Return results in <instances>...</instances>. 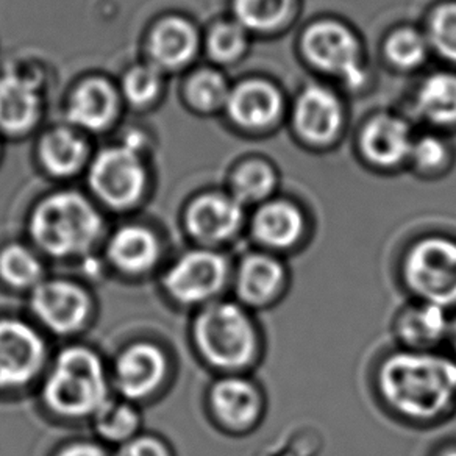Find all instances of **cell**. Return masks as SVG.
Returning a JSON list of instances; mask_svg holds the SVG:
<instances>
[{
  "mask_svg": "<svg viewBox=\"0 0 456 456\" xmlns=\"http://www.w3.org/2000/svg\"><path fill=\"white\" fill-rule=\"evenodd\" d=\"M377 391L400 419L433 424L456 408V362L437 352L395 350L379 366Z\"/></svg>",
  "mask_w": 456,
  "mask_h": 456,
  "instance_id": "obj_1",
  "label": "cell"
},
{
  "mask_svg": "<svg viewBox=\"0 0 456 456\" xmlns=\"http://www.w3.org/2000/svg\"><path fill=\"white\" fill-rule=\"evenodd\" d=\"M194 339L203 358L230 375L254 368L263 352L260 327L240 302L205 305L194 323Z\"/></svg>",
  "mask_w": 456,
  "mask_h": 456,
  "instance_id": "obj_2",
  "label": "cell"
},
{
  "mask_svg": "<svg viewBox=\"0 0 456 456\" xmlns=\"http://www.w3.org/2000/svg\"><path fill=\"white\" fill-rule=\"evenodd\" d=\"M101 232L99 211L77 191H58L45 197L30 219L35 242L58 258L85 254Z\"/></svg>",
  "mask_w": 456,
  "mask_h": 456,
  "instance_id": "obj_3",
  "label": "cell"
},
{
  "mask_svg": "<svg viewBox=\"0 0 456 456\" xmlns=\"http://www.w3.org/2000/svg\"><path fill=\"white\" fill-rule=\"evenodd\" d=\"M107 375L101 358L85 347L63 350L45 381V400L66 418H82L108 402Z\"/></svg>",
  "mask_w": 456,
  "mask_h": 456,
  "instance_id": "obj_4",
  "label": "cell"
},
{
  "mask_svg": "<svg viewBox=\"0 0 456 456\" xmlns=\"http://www.w3.org/2000/svg\"><path fill=\"white\" fill-rule=\"evenodd\" d=\"M400 275L414 300L456 310V240L427 235L411 242Z\"/></svg>",
  "mask_w": 456,
  "mask_h": 456,
  "instance_id": "obj_5",
  "label": "cell"
},
{
  "mask_svg": "<svg viewBox=\"0 0 456 456\" xmlns=\"http://www.w3.org/2000/svg\"><path fill=\"white\" fill-rule=\"evenodd\" d=\"M88 184L93 194L110 208H132L146 194V159L121 142L105 147L89 163Z\"/></svg>",
  "mask_w": 456,
  "mask_h": 456,
  "instance_id": "obj_6",
  "label": "cell"
},
{
  "mask_svg": "<svg viewBox=\"0 0 456 456\" xmlns=\"http://www.w3.org/2000/svg\"><path fill=\"white\" fill-rule=\"evenodd\" d=\"M305 55L316 69L335 76L350 89L368 82L362 45L350 28L335 20H321L305 32Z\"/></svg>",
  "mask_w": 456,
  "mask_h": 456,
  "instance_id": "obj_7",
  "label": "cell"
},
{
  "mask_svg": "<svg viewBox=\"0 0 456 456\" xmlns=\"http://www.w3.org/2000/svg\"><path fill=\"white\" fill-rule=\"evenodd\" d=\"M228 277L227 258L215 250L200 248L184 255L172 266L165 285L182 304L208 305L225 288Z\"/></svg>",
  "mask_w": 456,
  "mask_h": 456,
  "instance_id": "obj_8",
  "label": "cell"
},
{
  "mask_svg": "<svg viewBox=\"0 0 456 456\" xmlns=\"http://www.w3.org/2000/svg\"><path fill=\"white\" fill-rule=\"evenodd\" d=\"M119 86L107 77L91 76L77 83L66 102V119L83 134H105L121 118Z\"/></svg>",
  "mask_w": 456,
  "mask_h": 456,
  "instance_id": "obj_9",
  "label": "cell"
},
{
  "mask_svg": "<svg viewBox=\"0 0 456 456\" xmlns=\"http://www.w3.org/2000/svg\"><path fill=\"white\" fill-rule=\"evenodd\" d=\"M238 302L248 310H266L279 304L289 288V269L279 255L255 250L244 255L235 273Z\"/></svg>",
  "mask_w": 456,
  "mask_h": 456,
  "instance_id": "obj_10",
  "label": "cell"
},
{
  "mask_svg": "<svg viewBox=\"0 0 456 456\" xmlns=\"http://www.w3.org/2000/svg\"><path fill=\"white\" fill-rule=\"evenodd\" d=\"M248 230L260 250L283 256L305 244L308 221L296 203L271 199L255 209Z\"/></svg>",
  "mask_w": 456,
  "mask_h": 456,
  "instance_id": "obj_11",
  "label": "cell"
},
{
  "mask_svg": "<svg viewBox=\"0 0 456 456\" xmlns=\"http://www.w3.org/2000/svg\"><path fill=\"white\" fill-rule=\"evenodd\" d=\"M45 89L38 78L10 70L0 76V134H32L45 116Z\"/></svg>",
  "mask_w": 456,
  "mask_h": 456,
  "instance_id": "obj_12",
  "label": "cell"
},
{
  "mask_svg": "<svg viewBox=\"0 0 456 456\" xmlns=\"http://www.w3.org/2000/svg\"><path fill=\"white\" fill-rule=\"evenodd\" d=\"M202 39L188 18L171 14L155 22L146 39L149 63L161 72L175 74L190 68L200 52Z\"/></svg>",
  "mask_w": 456,
  "mask_h": 456,
  "instance_id": "obj_13",
  "label": "cell"
},
{
  "mask_svg": "<svg viewBox=\"0 0 456 456\" xmlns=\"http://www.w3.org/2000/svg\"><path fill=\"white\" fill-rule=\"evenodd\" d=\"M45 356V342L30 325L13 319L0 321V387L32 380Z\"/></svg>",
  "mask_w": 456,
  "mask_h": 456,
  "instance_id": "obj_14",
  "label": "cell"
},
{
  "mask_svg": "<svg viewBox=\"0 0 456 456\" xmlns=\"http://www.w3.org/2000/svg\"><path fill=\"white\" fill-rule=\"evenodd\" d=\"M209 402L216 418L235 433L254 430L266 412V397L261 387L242 375H228L217 381Z\"/></svg>",
  "mask_w": 456,
  "mask_h": 456,
  "instance_id": "obj_15",
  "label": "cell"
},
{
  "mask_svg": "<svg viewBox=\"0 0 456 456\" xmlns=\"http://www.w3.org/2000/svg\"><path fill=\"white\" fill-rule=\"evenodd\" d=\"M246 224V207L225 192H207L186 209V227L203 244L232 241Z\"/></svg>",
  "mask_w": 456,
  "mask_h": 456,
  "instance_id": "obj_16",
  "label": "cell"
},
{
  "mask_svg": "<svg viewBox=\"0 0 456 456\" xmlns=\"http://www.w3.org/2000/svg\"><path fill=\"white\" fill-rule=\"evenodd\" d=\"M452 316L437 305L414 300L400 308L393 333L400 349L410 352H437L449 341Z\"/></svg>",
  "mask_w": 456,
  "mask_h": 456,
  "instance_id": "obj_17",
  "label": "cell"
},
{
  "mask_svg": "<svg viewBox=\"0 0 456 456\" xmlns=\"http://www.w3.org/2000/svg\"><path fill=\"white\" fill-rule=\"evenodd\" d=\"M32 310L45 327L66 335L82 327L88 316V298L69 281H41L33 289Z\"/></svg>",
  "mask_w": 456,
  "mask_h": 456,
  "instance_id": "obj_18",
  "label": "cell"
},
{
  "mask_svg": "<svg viewBox=\"0 0 456 456\" xmlns=\"http://www.w3.org/2000/svg\"><path fill=\"white\" fill-rule=\"evenodd\" d=\"M224 110L238 127L258 132L279 121L283 97L273 83L250 78L232 88Z\"/></svg>",
  "mask_w": 456,
  "mask_h": 456,
  "instance_id": "obj_19",
  "label": "cell"
},
{
  "mask_svg": "<svg viewBox=\"0 0 456 456\" xmlns=\"http://www.w3.org/2000/svg\"><path fill=\"white\" fill-rule=\"evenodd\" d=\"M294 124L305 141L327 144L341 130V102L330 89L317 85L308 86L296 102Z\"/></svg>",
  "mask_w": 456,
  "mask_h": 456,
  "instance_id": "obj_20",
  "label": "cell"
},
{
  "mask_svg": "<svg viewBox=\"0 0 456 456\" xmlns=\"http://www.w3.org/2000/svg\"><path fill=\"white\" fill-rule=\"evenodd\" d=\"M114 374L116 385L127 399H144L159 387L165 377V355L149 342L134 344L118 358Z\"/></svg>",
  "mask_w": 456,
  "mask_h": 456,
  "instance_id": "obj_21",
  "label": "cell"
},
{
  "mask_svg": "<svg viewBox=\"0 0 456 456\" xmlns=\"http://www.w3.org/2000/svg\"><path fill=\"white\" fill-rule=\"evenodd\" d=\"M38 159L45 172L55 178H70L88 169L91 147L86 136L72 126L47 130L38 144Z\"/></svg>",
  "mask_w": 456,
  "mask_h": 456,
  "instance_id": "obj_22",
  "label": "cell"
},
{
  "mask_svg": "<svg viewBox=\"0 0 456 456\" xmlns=\"http://www.w3.org/2000/svg\"><path fill=\"white\" fill-rule=\"evenodd\" d=\"M412 142L411 132L405 121L381 114L370 119L362 130L360 147L370 165L389 169L410 159Z\"/></svg>",
  "mask_w": 456,
  "mask_h": 456,
  "instance_id": "obj_23",
  "label": "cell"
},
{
  "mask_svg": "<svg viewBox=\"0 0 456 456\" xmlns=\"http://www.w3.org/2000/svg\"><path fill=\"white\" fill-rule=\"evenodd\" d=\"M108 254L122 271L144 273L159 260V240L147 228L127 225L114 233L108 246Z\"/></svg>",
  "mask_w": 456,
  "mask_h": 456,
  "instance_id": "obj_24",
  "label": "cell"
},
{
  "mask_svg": "<svg viewBox=\"0 0 456 456\" xmlns=\"http://www.w3.org/2000/svg\"><path fill=\"white\" fill-rule=\"evenodd\" d=\"M419 113L437 126L456 124V74L439 72L428 77L416 97Z\"/></svg>",
  "mask_w": 456,
  "mask_h": 456,
  "instance_id": "obj_25",
  "label": "cell"
},
{
  "mask_svg": "<svg viewBox=\"0 0 456 456\" xmlns=\"http://www.w3.org/2000/svg\"><path fill=\"white\" fill-rule=\"evenodd\" d=\"M124 105L134 110L155 107L165 94L166 74L149 61L134 64L122 74L119 82Z\"/></svg>",
  "mask_w": 456,
  "mask_h": 456,
  "instance_id": "obj_26",
  "label": "cell"
},
{
  "mask_svg": "<svg viewBox=\"0 0 456 456\" xmlns=\"http://www.w3.org/2000/svg\"><path fill=\"white\" fill-rule=\"evenodd\" d=\"M279 178L273 166L263 161H248L236 169L230 182V194L242 207L267 202L277 190Z\"/></svg>",
  "mask_w": 456,
  "mask_h": 456,
  "instance_id": "obj_27",
  "label": "cell"
},
{
  "mask_svg": "<svg viewBox=\"0 0 456 456\" xmlns=\"http://www.w3.org/2000/svg\"><path fill=\"white\" fill-rule=\"evenodd\" d=\"M232 86L217 69H199L184 85V101L194 111L211 114L221 111L227 105Z\"/></svg>",
  "mask_w": 456,
  "mask_h": 456,
  "instance_id": "obj_28",
  "label": "cell"
},
{
  "mask_svg": "<svg viewBox=\"0 0 456 456\" xmlns=\"http://www.w3.org/2000/svg\"><path fill=\"white\" fill-rule=\"evenodd\" d=\"M294 0H233L235 20L248 32H273L289 18Z\"/></svg>",
  "mask_w": 456,
  "mask_h": 456,
  "instance_id": "obj_29",
  "label": "cell"
},
{
  "mask_svg": "<svg viewBox=\"0 0 456 456\" xmlns=\"http://www.w3.org/2000/svg\"><path fill=\"white\" fill-rule=\"evenodd\" d=\"M0 277L14 288H37L43 266L28 248L13 244L0 252Z\"/></svg>",
  "mask_w": 456,
  "mask_h": 456,
  "instance_id": "obj_30",
  "label": "cell"
},
{
  "mask_svg": "<svg viewBox=\"0 0 456 456\" xmlns=\"http://www.w3.org/2000/svg\"><path fill=\"white\" fill-rule=\"evenodd\" d=\"M205 45L216 63H235L248 52V32L236 20H224L209 30Z\"/></svg>",
  "mask_w": 456,
  "mask_h": 456,
  "instance_id": "obj_31",
  "label": "cell"
},
{
  "mask_svg": "<svg viewBox=\"0 0 456 456\" xmlns=\"http://www.w3.org/2000/svg\"><path fill=\"white\" fill-rule=\"evenodd\" d=\"M430 43L414 28H399L387 37L385 53L387 60L399 69H416L425 63Z\"/></svg>",
  "mask_w": 456,
  "mask_h": 456,
  "instance_id": "obj_32",
  "label": "cell"
},
{
  "mask_svg": "<svg viewBox=\"0 0 456 456\" xmlns=\"http://www.w3.org/2000/svg\"><path fill=\"white\" fill-rule=\"evenodd\" d=\"M97 431L108 441H126L138 428L140 418L132 406L121 402H110L94 414Z\"/></svg>",
  "mask_w": 456,
  "mask_h": 456,
  "instance_id": "obj_33",
  "label": "cell"
},
{
  "mask_svg": "<svg viewBox=\"0 0 456 456\" xmlns=\"http://www.w3.org/2000/svg\"><path fill=\"white\" fill-rule=\"evenodd\" d=\"M427 39L441 57L456 63V4H444L433 12Z\"/></svg>",
  "mask_w": 456,
  "mask_h": 456,
  "instance_id": "obj_34",
  "label": "cell"
},
{
  "mask_svg": "<svg viewBox=\"0 0 456 456\" xmlns=\"http://www.w3.org/2000/svg\"><path fill=\"white\" fill-rule=\"evenodd\" d=\"M410 159L420 171L433 172L445 165L449 153L443 140H439L437 136H424L412 142Z\"/></svg>",
  "mask_w": 456,
  "mask_h": 456,
  "instance_id": "obj_35",
  "label": "cell"
},
{
  "mask_svg": "<svg viewBox=\"0 0 456 456\" xmlns=\"http://www.w3.org/2000/svg\"><path fill=\"white\" fill-rule=\"evenodd\" d=\"M116 456H167L165 445L152 437H138L122 445Z\"/></svg>",
  "mask_w": 456,
  "mask_h": 456,
  "instance_id": "obj_36",
  "label": "cell"
},
{
  "mask_svg": "<svg viewBox=\"0 0 456 456\" xmlns=\"http://www.w3.org/2000/svg\"><path fill=\"white\" fill-rule=\"evenodd\" d=\"M60 456H107V453L93 444H76L64 449Z\"/></svg>",
  "mask_w": 456,
  "mask_h": 456,
  "instance_id": "obj_37",
  "label": "cell"
},
{
  "mask_svg": "<svg viewBox=\"0 0 456 456\" xmlns=\"http://www.w3.org/2000/svg\"><path fill=\"white\" fill-rule=\"evenodd\" d=\"M449 344L450 350H452V360L456 362V314L452 317V323H450V333H449Z\"/></svg>",
  "mask_w": 456,
  "mask_h": 456,
  "instance_id": "obj_38",
  "label": "cell"
},
{
  "mask_svg": "<svg viewBox=\"0 0 456 456\" xmlns=\"http://www.w3.org/2000/svg\"><path fill=\"white\" fill-rule=\"evenodd\" d=\"M437 456H456V447H445Z\"/></svg>",
  "mask_w": 456,
  "mask_h": 456,
  "instance_id": "obj_39",
  "label": "cell"
},
{
  "mask_svg": "<svg viewBox=\"0 0 456 456\" xmlns=\"http://www.w3.org/2000/svg\"><path fill=\"white\" fill-rule=\"evenodd\" d=\"M0 157H2V142H0Z\"/></svg>",
  "mask_w": 456,
  "mask_h": 456,
  "instance_id": "obj_40",
  "label": "cell"
}]
</instances>
